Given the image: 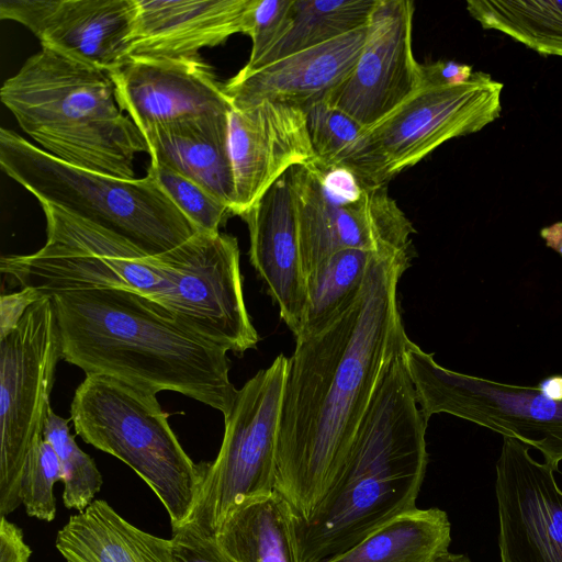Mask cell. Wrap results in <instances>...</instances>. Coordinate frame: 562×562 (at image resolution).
Returning <instances> with one entry per match:
<instances>
[{
	"label": "cell",
	"mask_w": 562,
	"mask_h": 562,
	"mask_svg": "<svg viewBox=\"0 0 562 562\" xmlns=\"http://www.w3.org/2000/svg\"><path fill=\"white\" fill-rule=\"evenodd\" d=\"M411 254H378L356 301L288 358L274 491L306 520L326 495L408 337L397 289Z\"/></svg>",
	"instance_id": "1"
},
{
	"label": "cell",
	"mask_w": 562,
	"mask_h": 562,
	"mask_svg": "<svg viewBox=\"0 0 562 562\" xmlns=\"http://www.w3.org/2000/svg\"><path fill=\"white\" fill-rule=\"evenodd\" d=\"M63 359L86 375L104 374L156 394L172 391L225 417L238 390L227 350L154 301L122 289L55 292Z\"/></svg>",
	"instance_id": "2"
},
{
	"label": "cell",
	"mask_w": 562,
	"mask_h": 562,
	"mask_svg": "<svg viewBox=\"0 0 562 562\" xmlns=\"http://www.w3.org/2000/svg\"><path fill=\"white\" fill-rule=\"evenodd\" d=\"M417 405L402 353L384 375L326 495L306 520L296 518L302 562L339 555L417 508L428 464L427 422Z\"/></svg>",
	"instance_id": "3"
},
{
	"label": "cell",
	"mask_w": 562,
	"mask_h": 562,
	"mask_svg": "<svg viewBox=\"0 0 562 562\" xmlns=\"http://www.w3.org/2000/svg\"><path fill=\"white\" fill-rule=\"evenodd\" d=\"M0 99L41 149L66 164L134 179L136 155L148 153L110 74L55 49L29 57L5 79Z\"/></svg>",
	"instance_id": "4"
},
{
	"label": "cell",
	"mask_w": 562,
	"mask_h": 562,
	"mask_svg": "<svg viewBox=\"0 0 562 562\" xmlns=\"http://www.w3.org/2000/svg\"><path fill=\"white\" fill-rule=\"evenodd\" d=\"M0 166L40 204L103 228L148 255L171 251L200 233L148 173L123 179L76 167L4 127Z\"/></svg>",
	"instance_id": "5"
},
{
	"label": "cell",
	"mask_w": 562,
	"mask_h": 562,
	"mask_svg": "<svg viewBox=\"0 0 562 562\" xmlns=\"http://www.w3.org/2000/svg\"><path fill=\"white\" fill-rule=\"evenodd\" d=\"M46 243L30 255H8L0 271L44 296L80 289H122L168 310L177 289L198 256L205 233L178 248L151 256L130 241L52 205L41 204Z\"/></svg>",
	"instance_id": "6"
},
{
	"label": "cell",
	"mask_w": 562,
	"mask_h": 562,
	"mask_svg": "<svg viewBox=\"0 0 562 562\" xmlns=\"http://www.w3.org/2000/svg\"><path fill=\"white\" fill-rule=\"evenodd\" d=\"M70 418L83 441L123 461L151 488L172 529L189 521L207 463L187 454L156 394L89 374L76 389Z\"/></svg>",
	"instance_id": "7"
},
{
	"label": "cell",
	"mask_w": 562,
	"mask_h": 562,
	"mask_svg": "<svg viewBox=\"0 0 562 562\" xmlns=\"http://www.w3.org/2000/svg\"><path fill=\"white\" fill-rule=\"evenodd\" d=\"M288 358L278 356L238 390L217 457L206 464L199 498L189 519L216 538L240 506L274 492L280 415Z\"/></svg>",
	"instance_id": "8"
},
{
	"label": "cell",
	"mask_w": 562,
	"mask_h": 562,
	"mask_svg": "<svg viewBox=\"0 0 562 562\" xmlns=\"http://www.w3.org/2000/svg\"><path fill=\"white\" fill-rule=\"evenodd\" d=\"M503 83L474 71L460 85L422 87L363 131L345 166L370 187L386 186L451 138L476 133L502 112Z\"/></svg>",
	"instance_id": "9"
},
{
	"label": "cell",
	"mask_w": 562,
	"mask_h": 562,
	"mask_svg": "<svg viewBox=\"0 0 562 562\" xmlns=\"http://www.w3.org/2000/svg\"><path fill=\"white\" fill-rule=\"evenodd\" d=\"M425 420L439 413L474 423L537 449L558 470L562 461V400L541 387L515 385L460 373L407 340L403 352Z\"/></svg>",
	"instance_id": "10"
},
{
	"label": "cell",
	"mask_w": 562,
	"mask_h": 562,
	"mask_svg": "<svg viewBox=\"0 0 562 562\" xmlns=\"http://www.w3.org/2000/svg\"><path fill=\"white\" fill-rule=\"evenodd\" d=\"M63 359L53 301L44 296L0 337V515L21 504L29 454L43 438L55 371Z\"/></svg>",
	"instance_id": "11"
},
{
	"label": "cell",
	"mask_w": 562,
	"mask_h": 562,
	"mask_svg": "<svg viewBox=\"0 0 562 562\" xmlns=\"http://www.w3.org/2000/svg\"><path fill=\"white\" fill-rule=\"evenodd\" d=\"M289 175L305 277L324 258L342 249L411 254L415 229L386 186L372 188L356 203H338L324 194L311 162L293 166Z\"/></svg>",
	"instance_id": "12"
},
{
	"label": "cell",
	"mask_w": 562,
	"mask_h": 562,
	"mask_svg": "<svg viewBox=\"0 0 562 562\" xmlns=\"http://www.w3.org/2000/svg\"><path fill=\"white\" fill-rule=\"evenodd\" d=\"M414 11L411 0H378L353 69L324 97L364 128L389 116L423 85L412 45Z\"/></svg>",
	"instance_id": "13"
},
{
	"label": "cell",
	"mask_w": 562,
	"mask_h": 562,
	"mask_svg": "<svg viewBox=\"0 0 562 562\" xmlns=\"http://www.w3.org/2000/svg\"><path fill=\"white\" fill-rule=\"evenodd\" d=\"M495 473L501 562H562V490L554 470L504 437Z\"/></svg>",
	"instance_id": "14"
},
{
	"label": "cell",
	"mask_w": 562,
	"mask_h": 562,
	"mask_svg": "<svg viewBox=\"0 0 562 562\" xmlns=\"http://www.w3.org/2000/svg\"><path fill=\"white\" fill-rule=\"evenodd\" d=\"M136 0H0V18L48 47L110 72L130 56Z\"/></svg>",
	"instance_id": "15"
},
{
	"label": "cell",
	"mask_w": 562,
	"mask_h": 562,
	"mask_svg": "<svg viewBox=\"0 0 562 562\" xmlns=\"http://www.w3.org/2000/svg\"><path fill=\"white\" fill-rule=\"evenodd\" d=\"M228 150L234 175L233 215H241L290 168L315 159L305 110L276 100L228 113Z\"/></svg>",
	"instance_id": "16"
},
{
	"label": "cell",
	"mask_w": 562,
	"mask_h": 562,
	"mask_svg": "<svg viewBox=\"0 0 562 562\" xmlns=\"http://www.w3.org/2000/svg\"><path fill=\"white\" fill-rule=\"evenodd\" d=\"M110 77L116 101L142 131L210 114H227L232 104L200 56L130 55Z\"/></svg>",
	"instance_id": "17"
},
{
	"label": "cell",
	"mask_w": 562,
	"mask_h": 562,
	"mask_svg": "<svg viewBox=\"0 0 562 562\" xmlns=\"http://www.w3.org/2000/svg\"><path fill=\"white\" fill-rule=\"evenodd\" d=\"M241 218L249 231V260L295 338L306 305V277L289 170Z\"/></svg>",
	"instance_id": "18"
},
{
	"label": "cell",
	"mask_w": 562,
	"mask_h": 562,
	"mask_svg": "<svg viewBox=\"0 0 562 562\" xmlns=\"http://www.w3.org/2000/svg\"><path fill=\"white\" fill-rule=\"evenodd\" d=\"M367 36L368 25L262 67H243L223 85V90L234 108L276 100L305 109L351 72Z\"/></svg>",
	"instance_id": "19"
},
{
	"label": "cell",
	"mask_w": 562,
	"mask_h": 562,
	"mask_svg": "<svg viewBox=\"0 0 562 562\" xmlns=\"http://www.w3.org/2000/svg\"><path fill=\"white\" fill-rule=\"evenodd\" d=\"M254 0H136L130 55L194 57L246 34Z\"/></svg>",
	"instance_id": "20"
},
{
	"label": "cell",
	"mask_w": 562,
	"mask_h": 562,
	"mask_svg": "<svg viewBox=\"0 0 562 562\" xmlns=\"http://www.w3.org/2000/svg\"><path fill=\"white\" fill-rule=\"evenodd\" d=\"M142 134L150 162L194 181L232 212L235 186L228 150V113L153 126Z\"/></svg>",
	"instance_id": "21"
},
{
	"label": "cell",
	"mask_w": 562,
	"mask_h": 562,
	"mask_svg": "<svg viewBox=\"0 0 562 562\" xmlns=\"http://www.w3.org/2000/svg\"><path fill=\"white\" fill-rule=\"evenodd\" d=\"M55 546L66 562H172L170 539L137 528L103 499L71 515Z\"/></svg>",
	"instance_id": "22"
},
{
	"label": "cell",
	"mask_w": 562,
	"mask_h": 562,
	"mask_svg": "<svg viewBox=\"0 0 562 562\" xmlns=\"http://www.w3.org/2000/svg\"><path fill=\"white\" fill-rule=\"evenodd\" d=\"M216 540L233 562H302L296 516L276 491L233 512Z\"/></svg>",
	"instance_id": "23"
},
{
	"label": "cell",
	"mask_w": 562,
	"mask_h": 562,
	"mask_svg": "<svg viewBox=\"0 0 562 562\" xmlns=\"http://www.w3.org/2000/svg\"><path fill=\"white\" fill-rule=\"evenodd\" d=\"M451 525L439 508H416L325 562H432L448 551Z\"/></svg>",
	"instance_id": "24"
},
{
	"label": "cell",
	"mask_w": 562,
	"mask_h": 562,
	"mask_svg": "<svg viewBox=\"0 0 562 562\" xmlns=\"http://www.w3.org/2000/svg\"><path fill=\"white\" fill-rule=\"evenodd\" d=\"M376 252L342 249L306 274V305L295 340L322 331L358 297Z\"/></svg>",
	"instance_id": "25"
},
{
	"label": "cell",
	"mask_w": 562,
	"mask_h": 562,
	"mask_svg": "<svg viewBox=\"0 0 562 562\" xmlns=\"http://www.w3.org/2000/svg\"><path fill=\"white\" fill-rule=\"evenodd\" d=\"M378 0H293L288 30L255 69L368 25Z\"/></svg>",
	"instance_id": "26"
},
{
	"label": "cell",
	"mask_w": 562,
	"mask_h": 562,
	"mask_svg": "<svg viewBox=\"0 0 562 562\" xmlns=\"http://www.w3.org/2000/svg\"><path fill=\"white\" fill-rule=\"evenodd\" d=\"M467 10L485 30L540 55L562 57V0H469Z\"/></svg>",
	"instance_id": "27"
},
{
	"label": "cell",
	"mask_w": 562,
	"mask_h": 562,
	"mask_svg": "<svg viewBox=\"0 0 562 562\" xmlns=\"http://www.w3.org/2000/svg\"><path fill=\"white\" fill-rule=\"evenodd\" d=\"M70 420L71 418H64L50 408L43 439L54 448L63 470L64 505L82 512L94 501L103 480L93 459L76 443L69 431Z\"/></svg>",
	"instance_id": "28"
},
{
	"label": "cell",
	"mask_w": 562,
	"mask_h": 562,
	"mask_svg": "<svg viewBox=\"0 0 562 562\" xmlns=\"http://www.w3.org/2000/svg\"><path fill=\"white\" fill-rule=\"evenodd\" d=\"M304 110L314 160L326 165L345 164L366 128L326 98L308 104Z\"/></svg>",
	"instance_id": "29"
},
{
	"label": "cell",
	"mask_w": 562,
	"mask_h": 562,
	"mask_svg": "<svg viewBox=\"0 0 562 562\" xmlns=\"http://www.w3.org/2000/svg\"><path fill=\"white\" fill-rule=\"evenodd\" d=\"M179 211L200 231L220 233L231 209L194 181L156 162L147 170Z\"/></svg>",
	"instance_id": "30"
},
{
	"label": "cell",
	"mask_w": 562,
	"mask_h": 562,
	"mask_svg": "<svg viewBox=\"0 0 562 562\" xmlns=\"http://www.w3.org/2000/svg\"><path fill=\"white\" fill-rule=\"evenodd\" d=\"M63 470L58 457L49 442L40 439L26 460L20 495L30 517L53 521L56 516L54 486L63 482Z\"/></svg>",
	"instance_id": "31"
},
{
	"label": "cell",
	"mask_w": 562,
	"mask_h": 562,
	"mask_svg": "<svg viewBox=\"0 0 562 562\" xmlns=\"http://www.w3.org/2000/svg\"><path fill=\"white\" fill-rule=\"evenodd\" d=\"M293 0H254L247 32L251 52L245 67H252L285 33Z\"/></svg>",
	"instance_id": "32"
},
{
	"label": "cell",
	"mask_w": 562,
	"mask_h": 562,
	"mask_svg": "<svg viewBox=\"0 0 562 562\" xmlns=\"http://www.w3.org/2000/svg\"><path fill=\"white\" fill-rule=\"evenodd\" d=\"M170 547L172 562H233L216 538L201 533L189 522L172 529Z\"/></svg>",
	"instance_id": "33"
},
{
	"label": "cell",
	"mask_w": 562,
	"mask_h": 562,
	"mask_svg": "<svg viewBox=\"0 0 562 562\" xmlns=\"http://www.w3.org/2000/svg\"><path fill=\"white\" fill-rule=\"evenodd\" d=\"M44 295L31 288L2 294L0 300V337L10 333L24 316L25 312Z\"/></svg>",
	"instance_id": "34"
},
{
	"label": "cell",
	"mask_w": 562,
	"mask_h": 562,
	"mask_svg": "<svg viewBox=\"0 0 562 562\" xmlns=\"http://www.w3.org/2000/svg\"><path fill=\"white\" fill-rule=\"evenodd\" d=\"M471 66L454 60H438L422 65L423 85L443 87L460 85L473 75Z\"/></svg>",
	"instance_id": "35"
},
{
	"label": "cell",
	"mask_w": 562,
	"mask_h": 562,
	"mask_svg": "<svg viewBox=\"0 0 562 562\" xmlns=\"http://www.w3.org/2000/svg\"><path fill=\"white\" fill-rule=\"evenodd\" d=\"M32 550L24 541L21 528L7 516H1L0 562H29Z\"/></svg>",
	"instance_id": "36"
},
{
	"label": "cell",
	"mask_w": 562,
	"mask_h": 562,
	"mask_svg": "<svg viewBox=\"0 0 562 562\" xmlns=\"http://www.w3.org/2000/svg\"><path fill=\"white\" fill-rule=\"evenodd\" d=\"M540 235L548 247L562 256V222L542 228Z\"/></svg>",
	"instance_id": "37"
},
{
	"label": "cell",
	"mask_w": 562,
	"mask_h": 562,
	"mask_svg": "<svg viewBox=\"0 0 562 562\" xmlns=\"http://www.w3.org/2000/svg\"><path fill=\"white\" fill-rule=\"evenodd\" d=\"M543 390L546 395L554 400H562V375H552L538 385Z\"/></svg>",
	"instance_id": "38"
},
{
	"label": "cell",
	"mask_w": 562,
	"mask_h": 562,
	"mask_svg": "<svg viewBox=\"0 0 562 562\" xmlns=\"http://www.w3.org/2000/svg\"><path fill=\"white\" fill-rule=\"evenodd\" d=\"M432 562H471L465 554L451 553L449 551L439 554Z\"/></svg>",
	"instance_id": "39"
}]
</instances>
